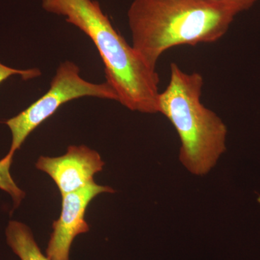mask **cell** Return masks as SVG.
<instances>
[{"instance_id": "52a82bcc", "label": "cell", "mask_w": 260, "mask_h": 260, "mask_svg": "<svg viewBox=\"0 0 260 260\" xmlns=\"http://www.w3.org/2000/svg\"><path fill=\"white\" fill-rule=\"evenodd\" d=\"M5 234L8 245L20 260H51L43 254L31 231L25 224L12 220Z\"/></svg>"}, {"instance_id": "5b68a950", "label": "cell", "mask_w": 260, "mask_h": 260, "mask_svg": "<svg viewBox=\"0 0 260 260\" xmlns=\"http://www.w3.org/2000/svg\"><path fill=\"white\" fill-rule=\"evenodd\" d=\"M114 192L112 188L91 182L78 190L63 195L61 212L53 223V232L46 255L51 260H70V248L77 236L89 232L85 220L87 208L102 193Z\"/></svg>"}, {"instance_id": "9c48e42d", "label": "cell", "mask_w": 260, "mask_h": 260, "mask_svg": "<svg viewBox=\"0 0 260 260\" xmlns=\"http://www.w3.org/2000/svg\"><path fill=\"white\" fill-rule=\"evenodd\" d=\"M41 75L42 73L37 68L28 70L15 69L3 64L0 61V84L13 75H19L23 80H28L37 78Z\"/></svg>"}, {"instance_id": "6da1fadb", "label": "cell", "mask_w": 260, "mask_h": 260, "mask_svg": "<svg viewBox=\"0 0 260 260\" xmlns=\"http://www.w3.org/2000/svg\"><path fill=\"white\" fill-rule=\"evenodd\" d=\"M43 9L64 17L95 44L107 82L118 102L133 112L159 113V76L113 26L95 0H42Z\"/></svg>"}, {"instance_id": "30bf717a", "label": "cell", "mask_w": 260, "mask_h": 260, "mask_svg": "<svg viewBox=\"0 0 260 260\" xmlns=\"http://www.w3.org/2000/svg\"><path fill=\"white\" fill-rule=\"evenodd\" d=\"M227 9L232 10L236 15L250 9L259 0H208Z\"/></svg>"}, {"instance_id": "ba28073f", "label": "cell", "mask_w": 260, "mask_h": 260, "mask_svg": "<svg viewBox=\"0 0 260 260\" xmlns=\"http://www.w3.org/2000/svg\"><path fill=\"white\" fill-rule=\"evenodd\" d=\"M14 154L8 153L0 160V189L6 191L12 197L15 207H18L25 198V193L17 185L10 174V167Z\"/></svg>"}, {"instance_id": "3957f363", "label": "cell", "mask_w": 260, "mask_h": 260, "mask_svg": "<svg viewBox=\"0 0 260 260\" xmlns=\"http://www.w3.org/2000/svg\"><path fill=\"white\" fill-rule=\"evenodd\" d=\"M204 79L198 73L170 67V80L159 94V113L177 130L181 142L179 160L195 176L206 175L226 150L227 126L201 102Z\"/></svg>"}, {"instance_id": "277c9868", "label": "cell", "mask_w": 260, "mask_h": 260, "mask_svg": "<svg viewBox=\"0 0 260 260\" xmlns=\"http://www.w3.org/2000/svg\"><path fill=\"white\" fill-rule=\"evenodd\" d=\"M80 72L79 67L72 61L61 63L47 93L6 121L12 134L10 153L14 154L34 130L70 101L90 96L118 102L115 90L107 82L90 83L81 78Z\"/></svg>"}, {"instance_id": "7a4b0ae2", "label": "cell", "mask_w": 260, "mask_h": 260, "mask_svg": "<svg viewBox=\"0 0 260 260\" xmlns=\"http://www.w3.org/2000/svg\"><path fill=\"white\" fill-rule=\"evenodd\" d=\"M236 16L208 0H134L127 12L132 46L155 70L173 47L220 40Z\"/></svg>"}, {"instance_id": "8992f818", "label": "cell", "mask_w": 260, "mask_h": 260, "mask_svg": "<svg viewBox=\"0 0 260 260\" xmlns=\"http://www.w3.org/2000/svg\"><path fill=\"white\" fill-rule=\"evenodd\" d=\"M104 162L99 153L85 145H70L64 155L55 158L41 156L36 167L47 173L56 183L61 196L93 182Z\"/></svg>"}]
</instances>
